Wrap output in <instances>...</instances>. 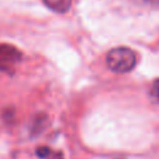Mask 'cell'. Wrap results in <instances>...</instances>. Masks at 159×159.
<instances>
[{
	"instance_id": "277c9868",
	"label": "cell",
	"mask_w": 159,
	"mask_h": 159,
	"mask_svg": "<svg viewBox=\"0 0 159 159\" xmlns=\"http://www.w3.org/2000/svg\"><path fill=\"white\" fill-rule=\"evenodd\" d=\"M138 2L142 4H147V5H154V6H159V0H135Z\"/></svg>"
},
{
	"instance_id": "6da1fadb",
	"label": "cell",
	"mask_w": 159,
	"mask_h": 159,
	"mask_svg": "<svg viewBox=\"0 0 159 159\" xmlns=\"http://www.w3.org/2000/svg\"><path fill=\"white\" fill-rule=\"evenodd\" d=\"M106 62L113 72L125 73L134 68L137 63V55L128 47H116L108 52Z\"/></svg>"
},
{
	"instance_id": "7a4b0ae2",
	"label": "cell",
	"mask_w": 159,
	"mask_h": 159,
	"mask_svg": "<svg viewBox=\"0 0 159 159\" xmlns=\"http://www.w3.org/2000/svg\"><path fill=\"white\" fill-rule=\"evenodd\" d=\"M21 60V52L7 43H0V70L10 71Z\"/></svg>"
},
{
	"instance_id": "5b68a950",
	"label": "cell",
	"mask_w": 159,
	"mask_h": 159,
	"mask_svg": "<svg viewBox=\"0 0 159 159\" xmlns=\"http://www.w3.org/2000/svg\"><path fill=\"white\" fill-rule=\"evenodd\" d=\"M153 92H154L155 97L159 99V80H157L154 82V84H153Z\"/></svg>"
},
{
	"instance_id": "3957f363",
	"label": "cell",
	"mask_w": 159,
	"mask_h": 159,
	"mask_svg": "<svg viewBox=\"0 0 159 159\" xmlns=\"http://www.w3.org/2000/svg\"><path fill=\"white\" fill-rule=\"evenodd\" d=\"M45 5L56 12H66L72 4V0H43Z\"/></svg>"
}]
</instances>
